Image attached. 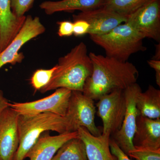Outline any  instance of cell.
I'll return each instance as SVG.
<instances>
[{"instance_id":"1","label":"cell","mask_w":160,"mask_h":160,"mask_svg":"<svg viewBox=\"0 0 160 160\" xmlns=\"http://www.w3.org/2000/svg\"><path fill=\"white\" fill-rule=\"evenodd\" d=\"M92 70L82 92L93 100L117 89L124 90L137 83L139 72L132 63L90 52Z\"/></svg>"},{"instance_id":"2","label":"cell","mask_w":160,"mask_h":160,"mask_svg":"<svg viewBox=\"0 0 160 160\" xmlns=\"http://www.w3.org/2000/svg\"><path fill=\"white\" fill-rule=\"evenodd\" d=\"M49 82L40 89L42 93L66 88L82 92L86 80L92 72L91 60L87 46L81 42L64 56L59 58Z\"/></svg>"},{"instance_id":"3","label":"cell","mask_w":160,"mask_h":160,"mask_svg":"<svg viewBox=\"0 0 160 160\" xmlns=\"http://www.w3.org/2000/svg\"><path fill=\"white\" fill-rule=\"evenodd\" d=\"M59 134L75 131L67 116L46 112L30 115H20L18 121V147L13 160H24L28 152L45 132Z\"/></svg>"},{"instance_id":"4","label":"cell","mask_w":160,"mask_h":160,"mask_svg":"<svg viewBox=\"0 0 160 160\" xmlns=\"http://www.w3.org/2000/svg\"><path fill=\"white\" fill-rule=\"evenodd\" d=\"M90 39L106 52V56L127 62L132 55L144 51V38L129 24H120L106 34L90 35Z\"/></svg>"},{"instance_id":"5","label":"cell","mask_w":160,"mask_h":160,"mask_svg":"<svg viewBox=\"0 0 160 160\" xmlns=\"http://www.w3.org/2000/svg\"><path fill=\"white\" fill-rule=\"evenodd\" d=\"M98 115L102 121V134L111 137L120 129L126 111L124 90L117 89L98 100Z\"/></svg>"},{"instance_id":"6","label":"cell","mask_w":160,"mask_h":160,"mask_svg":"<svg viewBox=\"0 0 160 160\" xmlns=\"http://www.w3.org/2000/svg\"><path fill=\"white\" fill-rule=\"evenodd\" d=\"M72 91L66 88H59L46 98L26 102H9V107L15 110L19 114L23 115L50 112L66 116Z\"/></svg>"},{"instance_id":"7","label":"cell","mask_w":160,"mask_h":160,"mask_svg":"<svg viewBox=\"0 0 160 160\" xmlns=\"http://www.w3.org/2000/svg\"><path fill=\"white\" fill-rule=\"evenodd\" d=\"M142 89L137 83L124 89L126 102V111L121 128L112 135L111 138L117 145L128 155L129 152L135 149L133 141L137 119L139 115L136 107L137 97Z\"/></svg>"},{"instance_id":"8","label":"cell","mask_w":160,"mask_h":160,"mask_svg":"<svg viewBox=\"0 0 160 160\" xmlns=\"http://www.w3.org/2000/svg\"><path fill=\"white\" fill-rule=\"evenodd\" d=\"M96 112L94 100L82 92L72 91L66 116L70 120L75 131L82 127L93 135L102 134L95 122Z\"/></svg>"},{"instance_id":"9","label":"cell","mask_w":160,"mask_h":160,"mask_svg":"<svg viewBox=\"0 0 160 160\" xmlns=\"http://www.w3.org/2000/svg\"><path fill=\"white\" fill-rule=\"evenodd\" d=\"M46 30L45 26L38 17H26L22 26L14 38L4 50L0 52V69L7 64L12 65L21 63L24 58L22 53L19 52L24 44Z\"/></svg>"},{"instance_id":"10","label":"cell","mask_w":160,"mask_h":160,"mask_svg":"<svg viewBox=\"0 0 160 160\" xmlns=\"http://www.w3.org/2000/svg\"><path fill=\"white\" fill-rule=\"evenodd\" d=\"M126 22L142 35L160 42V0H150L127 16Z\"/></svg>"},{"instance_id":"11","label":"cell","mask_w":160,"mask_h":160,"mask_svg":"<svg viewBox=\"0 0 160 160\" xmlns=\"http://www.w3.org/2000/svg\"><path fill=\"white\" fill-rule=\"evenodd\" d=\"M127 16L102 6L97 9L82 11L73 15V21L83 20L89 25V35H102L111 31L116 27L127 20Z\"/></svg>"},{"instance_id":"12","label":"cell","mask_w":160,"mask_h":160,"mask_svg":"<svg viewBox=\"0 0 160 160\" xmlns=\"http://www.w3.org/2000/svg\"><path fill=\"white\" fill-rule=\"evenodd\" d=\"M20 115L7 107L0 116V160H13L19 146L18 121Z\"/></svg>"},{"instance_id":"13","label":"cell","mask_w":160,"mask_h":160,"mask_svg":"<svg viewBox=\"0 0 160 160\" xmlns=\"http://www.w3.org/2000/svg\"><path fill=\"white\" fill-rule=\"evenodd\" d=\"M78 137V131L51 136L43 134L26 154L29 160H51L61 146L71 139Z\"/></svg>"},{"instance_id":"14","label":"cell","mask_w":160,"mask_h":160,"mask_svg":"<svg viewBox=\"0 0 160 160\" xmlns=\"http://www.w3.org/2000/svg\"><path fill=\"white\" fill-rule=\"evenodd\" d=\"M132 142L134 147L160 149V118L138 116Z\"/></svg>"},{"instance_id":"15","label":"cell","mask_w":160,"mask_h":160,"mask_svg":"<svg viewBox=\"0 0 160 160\" xmlns=\"http://www.w3.org/2000/svg\"><path fill=\"white\" fill-rule=\"evenodd\" d=\"M78 137L85 144L88 160H118L110 150V137L101 134L94 136L86 128L80 127L78 129Z\"/></svg>"},{"instance_id":"16","label":"cell","mask_w":160,"mask_h":160,"mask_svg":"<svg viewBox=\"0 0 160 160\" xmlns=\"http://www.w3.org/2000/svg\"><path fill=\"white\" fill-rule=\"evenodd\" d=\"M26 18L17 17L12 13L10 0H0V52L15 37Z\"/></svg>"},{"instance_id":"17","label":"cell","mask_w":160,"mask_h":160,"mask_svg":"<svg viewBox=\"0 0 160 160\" xmlns=\"http://www.w3.org/2000/svg\"><path fill=\"white\" fill-rule=\"evenodd\" d=\"M106 0H61L45 1L39 7L46 14L52 15L60 12H81L97 9L102 7Z\"/></svg>"},{"instance_id":"18","label":"cell","mask_w":160,"mask_h":160,"mask_svg":"<svg viewBox=\"0 0 160 160\" xmlns=\"http://www.w3.org/2000/svg\"><path fill=\"white\" fill-rule=\"evenodd\" d=\"M136 104L140 115L149 118H160V90L152 85L137 97Z\"/></svg>"},{"instance_id":"19","label":"cell","mask_w":160,"mask_h":160,"mask_svg":"<svg viewBox=\"0 0 160 160\" xmlns=\"http://www.w3.org/2000/svg\"><path fill=\"white\" fill-rule=\"evenodd\" d=\"M51 160H88L85 144L79 137L71 139L61 146Z\"/></svg>"},{"instance_id":"20","label":"cell","mask_w":160,"mask_h":160,"mask_svg":"<svg viewBox=\"0 0 160 160\" xmlns=\"http://www.w3.org/2000/svg\"><path fill=\"white\" fill-rule=\"evenodd\" d=\"M150 0H106L103 7L128 16L142 7Z\"/></svg>"},{"instance_id":"21","label":"cell","mask_w":160,"mask_h":160,"mask_svg":"<svg viewBox=\"0 0 160 160\" xmlns=\"http://www.w3.org/2000/svg\"><path fill=\"white\" fill-rule=\"evenodd\" d=\"M56 66L50 69H39L33 72L30 78V84L35 91L40 90L49 82Z\"/></svg>"},{"instance_id":"22","label":"cell","mask_w":160,"mask_h":160,"mask_svg":"<svg viewBox=\"0 0 160 160\" xmlns=\"http://www.w3.org/2000/svg\"><path fill=\"white\" fill-rule=\"evenodd\" d=\"M128 156L135 160H160V149L135 147Z\"/></svg>"},{"instance_id":"23","label":"cell","mask_w":160,"mask_h":160,"mask_svg":"<svg viewBox=\"0 0 160 160\" xmlns=\"http://www.w3.org/2000/svg\"><path fill=\"white\" fill-rule=\"evenodd\" d=\"M35 0H10L12 11L17 17L21 18L31 8Z\"/></svg>"},{"instance_id":"24","label":"cell","mask_w":160,"mask_h":160,"mask_svg":"<svg viewBox=\"0 0 160 160\" xmlns=\"http://www.w3.org/2000/svg\"><path fill=\"white\" fill-rule=\"evenodd\" d=\"M73 24V34L75 36H82L88 34L90 26L86 21L83 20H75Z\"/></svg>"},{"instance_id":"25","label":"cell","mask_w":160,"mask_h":160,"mask_svg":"<svg viewBox=\"0 0 160 160\" xmlns=\"http://www.w3.org/2000/svg\"><path fill=\"white\" fill-rule=\"evenodd\" d=\"M59 26L58 35L61 37L71 36L73 34V22L69 21H63L58 22Z\"/></svg>"},{"instance_id":"26","label":"cell","mask_w":160,"mask_h":160,"mask_svg":"<svg viewBox=\"0 0 160 160\" xmlns=\"http://www.w3.org/2000/svg\"><path fill=\"white\" fill-rule=\"evenodd\" d=\"M109 146L112 153L117 158L118 160H132L120 149L111 138L109 141Z\"/></svg>"},{"instance_id":"27","label":"cell","mask_w":160,"mask_h":160,"mask_svg":"<svg viewBox=\"0 0 160 160\" xmlns=\"http://www.w3.org/2000/svg\"><path fill=\"white\" fill-rule=\"evenodd\" d=\"M148 65L155 71L156 82L157 84L160 86V60L152 59L147 61Z\"/></svg>"},{"instance_id":"28","label":"cell","mask_w":160,"mask_h":160,"mask_svg":"<svg viewBox=\"0 0 160 160\" xmlns=\"http://www.w3.org/2000/svg\"><path fill=\"white\" fill-rule=\"evenodd\" d=\"M9 102L5 97L2 91H0V116L5 109L9 107Z\"/></svg>"},{"instance_id":"29","label":"cell","mask_w":160,"mask_h":160,"mask_svg":"<svg viewBox=\"0 0 160 160\" xmlns=\"http://www.w3.org/2000/svg\"><path fill=\"white\" fill-rule=\"evenodd\" d=\"M153 59L160 60V43L156 45V51L155 55L152 58Z\"/></svg>"}]
</instances>
